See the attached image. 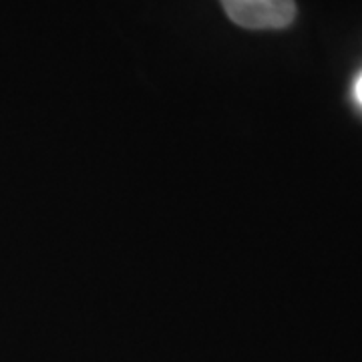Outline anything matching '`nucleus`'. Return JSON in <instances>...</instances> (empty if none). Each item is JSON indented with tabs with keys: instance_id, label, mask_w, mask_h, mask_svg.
Segmentation results:
<instances>
[{
	"instance_id": "1",
	"label": "nucleus",
	"mask_w": 362,
	"mask_h": 362,
	"mask_svg": "<svg viewBox=\"0 0 362 362\" xmlns=\"http://www.w3.org/2000/svg\"><path fill=\"white\" fill-rule=\"evenodd\" d=\"M226 14L246 28H284L296 16L294 0H221Z\"/></svg>"
},
{
	"instance_id": "2",
	"label": "nucleus",
	"mask_w": 362,
	"mask_h": 362,
	"mask_svg": "<svg viewBox=\"0 0 362 362\" xmlns=\"http://www.w3.org/2000/svg\"><path fill=\"white\" fill-rule=\"evenodd\" d=\"M354 99H356V103L362 107V73L356 78V83H354Z\"/></svg>"
}]
</instances>
